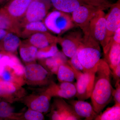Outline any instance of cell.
<instances>
[{
	"mask_svg": "<svg viewBox=\"0 0 120 120\" xmlns=\"http://www.w3.org/2000/svg\"><path fill=\"white\" fill-rule=\"evenodd\" d=\"M111 71L104 59H101L94 75L91 98L94 110L99 114L112 100L114 89L110 82Z\"/></svg>",
	"mask_w": 120,
	"mask_h": 120,
	"instance_id": "obj_1",
	"label": "cell"
},
{
	"mask_svg": "<svg viewBox=\"0 0 120 120\" xmlns=\"http://www.w3.org/2000/svg\"><path fill=\"white\" fill-rule=\"evenodd\" d=\"M82 43L77 52V56L86 73L94 75L101 59L100 44L89 31L83 34Z\"/></svg>",
	"mask_w": 120,
	"mask_h": 120,
	"instance_id": "obj_2",
	"label": "cell"
},
{
	"mask_svg": "<svg viewBox=\"0 0 120 120\" xmlns=\"http://www.w3.org/2000/svg\"><path fill=\"white\" fill-rule=\"evenodd\" d=\"M43 21L48 30L58 35L75 26L70 13L57 10L48 13Z\"/></svg>",
	"mask_w": 120,
	"mask_h": 120,
	"instance_id": "obj_3",
	"label": "cell"
},
{
	"mask_svg": "<svg viewBox=\"0 0 120 120\" xmlns=\"http://www.w3.org/2000/svg\"><path fill=\"white\" fill-rule=\"evenodd\" d=\"M49 4L41 0H32L19 22L20 28L30 22L42 21L48 14Z\"/></svg>",
	"mask_w": 120,
	"mask_h": 120,
	"instance_id": "obj_4",
	"label": "cell"
},
{
	"mask_svg": "<svg viewBox=\"0 0 120 120\" xmlns=\"http://www.w3.org/2000/svg\"><path fill=\"white\" fill-rule=\"evenodd\" d=\"M99 10H101L88 4L82 5L71 13L72 20L84 34L89 31L90 21Z\"/></svg>",
	"mask_w": 120,
	"mask_h": 120,
	"instance_id": "obj_5",
	"label": "cell"
},
{
	"mask_svg": "<svg viewBox=\"0 0 120 120\" xmlns=\"http://www.w3.org/2000/svg\"><path fill=\"white\" fill-rule=\"evenodd\" d=\"M89 31L104 49L105 46L106 32V14L104 11L99 10L92 17L89 24Z\"/></svg>",
	"mask_w": 120,
	"mask_h": 120,
	"instance_id": "obj_6",
	"label": "cell"
},
{
	"mask_svg": "<svg viewBox=\"0 0 120 120\" xmlns=\"http://www.w3.org/2000/svg\"><path fill=\"white\" fill-rule=\"evenodd\" d=\"M83 35L82 32L76 31L69 32L63 37H58V43L66 56L71 58L77 52L82 45Z\"/></svg>",
	"mask_w": 120,
	"mask_h": 120,
	"instance_id": "obj_7",
	"label": "cell"
},
{
	"mask_svg": "<svg viewBox=\"0 0 120 120\" xmlns=\"http://www.w3.org/2000/svg\"><path fill=\"white\" fill-rule=\"evenodd\" d=\"M50 117L53 120H79L82 118L76 113L71 105L62 98L54 100Z\"/></svg>",
	"mask_w": 120,
	"mask_h": 120,
	"instance_id": "obj_8",
	"label": "cell"
},
{
	"mask_svg": "<svg viewBox=\"0 0 120 120\" xmlns=\"http://www.w3.org/2000/svg\"><path fill=\"white\" fill-rule=\"evenodd\" d=\"M52 73L45 67L38 64H29L24 67V75L27 81L41 84H50V78Z\"/></svg>",
	"mask_w": 120,
	"mask_h": 120,
	"instance_id": "obj_9",
	"label": "cell"
},
{
	"mask_svg": "<svg viewBox=\"0 0 120 120\" xmlns=\"http://www.w3.org/2000/svg\"><path fill=\"white\" fill-rule=\"evenodd\" d=\"M76 94V97L78 100L84 101L90 98L92 92L94 75L78 71L75 74Z\"/></svg>",
	"mask_w": 120,
	"mask_h": 120,
	"instance_id": "obj_10",
	"label": "cell"
},
{
	"mask_svg": "<svg viewBox=\"0 0 120 120\" xmlns=\"http://www.w3.org/2000/svg\"><path fill=\"white\" fill-rule=\"evenodd\" d=\"M109 12L106 15V32L105 46L103 49L105 51L112 37L117 28L120 27V0L112 4Z\"/></svg>",
	"mask_w": 120,
	"mask_h": 120,
	"instance_id": "obj_11",
	"label": "cell"
},
{
	"mask_svg": "<svg viewBox=\"0 0 120 120\" xmlns=\"http://www.w3.org/2000/svg\"><path fill=\"white\" fill-rule=\"evenodd\" d=\"M56 84L52 82L46 91L52 97L71 99L76 97V89L75 84L68 82H60Z\"/></svg>",
	"mask_w": 120,
	"mask_h": 120,
	"instance_id": "obj_12",
	"label": "cell"
},
{
	"mask_svg": "<svg viewBox=\"0 0 120 120\" xmlns=\"http://www.w3.org/2000/svg\"><path fill=\"white\" fill-rule=\"evenodd\" d=\"M32 0H11L1 8L11 19L19 23Z\"/></svg>",
	"mask_w": 120,
	"mask_h": 120,
	"instance_id": "obj_13",
	"label": "cell"
},
{
	"mask_svg": "<svg viewBox=\"0 0 120 120\" xmlns=\"http://www.w3.org/2000/svg\"><path fill=\"white\" fill-rule=\"evenodd\" d=\"M68 103L73 107L76 113L81 118L85 120H94L97 114L92 105L87 102L82 100H70Z\"/></svg>",
	"mask_w": 120,
	"mask_h": 120,
	"instance_id": "obj_14",
	"label": "cell"
},
{
	"mask_svg": "<svg viewBox=\"0 0 120 120\" xmlns=\"http://www.w3.org/2000/svg\"><path fill=\"white\" fill-rule=\"evenodd\" d=\"M27 41L38 49H43L54 43H58V37L53 35L49 32H39L32 35Z\"/></svg>",
	"mask_w": 120,
	"mask_h": 120,
	"instance_id": "obj_15",
	"label": "cell"
},
{
	"mask_svg": "<svg viewBox=\"0 0 120 120\" xmlns=\"http://www.w3.org/2000/svg\"><path fill=\"white\" fill-rule=\"evenodd\" d=\"M21 41L18 35L9 32L0 40V52L16 53Z\"/></svg>",
	"mask_w": 120,
	"mask_h": 120,
	"instance_id": "obj_16",
	"label": "cell"
},
{
	"mask_svg": "<svg viewBox=\"0 0 120 120\" xmlns=\"http://www.w3.org/2000/svg\"><path fill=\"white\" fill-rule=\"evenodd\" d=\"M51 1L56 10L70 14L82 5L88 4L84 0H51Z\"/></svg>",
	"mask_w": 120,
	"mask_h": 120,
	"instance_id": "obj_17",
	"label": "cell"
},
{
	"mask_svg": "<svg viewBox=\"0 0 120 120\" xmlns=\"http://www.w3.org/2000/svg\"><path fill=\"white\" fill-rule=\"evenodd\" d=\"M52 97L46 91L43 94L35 97L29 104L30 109L41 112H47L50 108V99Z\"/></svg>",
	"mask_w": 120,
	"mask_h": 120,
	"instance_id": "obj_18",
	"label": "cell"
},
{
	"mask_svg": "<svg viewBox=\"0 0 120 120\" xmlns=\"http://www.w3.org/2000/svg\"><path fill=\"white\" fill-rule=\"evenodd\" d=\"M19 48L20 55L24 62L30 64L33 63L37 59L38 49L30 44L26 39L21 41Z\"/></svg>",
	"mask_w": 120,
	"mask_h": 120,
	"instance_id": "obj_19",
	"label": "cell"
},
{
	"mask_svg": "<svg viewBox=\"0 0 120 120\" xmlns=\"http://www.w3.org/2000/svg\"><path fill=\"white\" fill-rule=\"evenodd\" d=\"M42 60L45 68L52 74H56L60 65L68 61L67 56L62 52L59 51L55 56Z\"/></svg>",
	"mask_w": 120,
	"mask_h": 120,
	"instance_id": "obj_20",
	"label": "cell"
},
{
	"mask_svg": "<svg viewBox=\"0 0 120 120\" xmlns=\"http://www.w3.org/2000/svg\"><path fill=\"white\" fill-rule=\"evenodd\" d=\"M104 60L112 71L120 64V44L113 42L109 49L104 53Z\"/></svg>",
	"mask_w": 120,
	"mask_h": 120,
	"instance_id": "obj_21",
	"label": "cell"
},
{
	"mask_svg": "<svg viewBox=\"0 0 120 120\" xmlns=\"http://www.w3.org/2000/svg\"><path fill=\"white\" fill-rule=\"evenodd\" d=\"M46 32H49V30L42 21L30 22L21 28L20 37L27 39L34 34Z\"/></svg>",
	"mask_w": 120,
	"mask_h": 120,
	"instance_id": "obj_22",
	"label": "cell"
},
{
	"mask_svg": "<svg viewBox=\"0 0 120 120\" xmlns=\"http://www.w3.org/2000/svg\"><path fill=\"white\" fill-rule=\"evenodd\" d=\"M0 29L15 33L20 37L21 28L19 23L11 19L1 8L0 9Z\"/></svg>",
	"mask_w": 120,
	"mask_h": 120,
	"instance_id": "obj_23",
	"label": "cell"
},
{
	"mask_svg": "<svg viewBox=\"0 0 120 120\" xmlns=\"http://www.w3.org/2000/svg\"><path fill=\"white\" fill-rule=\"evenodd\" d=\"M56 75L60 82L72 83L75 79V71L68 61L60 65Z\"/></svg>",
	"mask_w": 120,
	"mask_h": 120,
	"instance_id": "obj_24",
	"label": "cell"
},
{
	"mask_svg": "<svg viewBox=\"0 0 120 120\" xmlns=\"http://www.w3.org/2000/svg\"><path fill=\"white\" fill-rule=\"evenodd\" d=\"M120 104L115 103L112 107H109L102 113L97 115L95 120H120Z\"/></svg>",
	"mask_w": 120,
	"mask_h": 120,
	"instance_id": "obj_25",
	"label": "cell"
},
{
	"mask_svg": "<svg viewBox=\"0 0 120 120\" xmlns=\"http://www.w3.org/2000/svg\"><path fill=\"white\" fill-rule=\"evenodd\" d=\"M19 87L12 82L0 80V97L9 98L15 94Z\"/></svg>",
	"mask_w": 120,
	"mask_h": 120,
	"instance_id": "obj_26",
	"label": "cell"
},
{
	"mask_svg": "<svg viewBox=\"0 0 120 120\" xmlns=\"http://www.w3.org/2000/svg\"><path fill=\"white\" fill-rule=\"evenodd\" d=\"M57 43H54L43 49H38L37 53V59L44 60L55 56L58 52Z\"/></svg>",
	"mask_w": 120,
	"mask_h": 120,
	"instance_id": "obj_27",
	"label": "cell"
},
{
	"mask_svg": "<svg viewBox=\"0 0 120 120\" xmlns=\"http://www.w3.org/2000/svg\"><path fill=\"white\" fill-rule=\"evenodd\" d=\"M8 67L12 69L17 76L20 77L24 75V67L19 58L13 54H11V59Z\"/></svg>",
	"mask_w": 120,
	"mask_h": 120,
	"instance_id": "obj_28",
	"label": "cell"
},
{
	"mask_svg": "<svg viewBox=\"0 0 120 120\" xmlns=\"http://www.w3.org/2000/svg\"><path fill=\"white\" fill-rule=\"evenodd\" d=\"M13 109L10 104L5 101L0 102V118H10L13 114Z\"/></svg>",
	"mask_w": 120,
	"mask_h": 120,
	"instance_id": "obj_29",
	"label": "cell"
},
{
	"mask_svg": "<svg viewBox=\"0 0 120 120\" xmlns=\"http://www.w3.org/2000/svg\"><path fill=\"white\" fill-rule=\"evenodd\" d=\"M88 4L105 11L109 8L112 4L109 0H84Z\"/></svg>",
	"mask_w": 120,
	"mask_h": 120,
	"instance_id": "obj_30",
	"label": "cell"
},
{
	"mask_svg": "<svg viewBox=\"0 0 120 120\" xmlns=\"http://www.w3.org/2000/svg\"><path fill=\"white\" fill-rule=\"evenodd\" d=\"M24 118L27 120H42L45 119L43 113L31 109L24 114Z\"/></svg>",
	"mask_w": 120,
	"mask_h": 120,
	"instance_id": "obj_31",
	"label": "cell"
},
{
	"mask_svg": "<svg viewBox=\"0 0 120 120\" xmlns=\"http://www.w3.org/2000/svg\"><path fill=\"white\" fill-rule=\"evenodd\" d=\"M77 52L72 57H71V60H68V62L72 68L74 69L76 71L82 72L83 73H86L83 67L78 59Z\"/></svg>",
	"mask_w": 120,
	"mask_h": 120,
	"instance_id": "obj_32",
	"label": "cell"
},
{
	"mask_svg": "<svg viewBox=\"0 0 120 120\" xmlns=\"http://www.w3.org/2000/svg\"><path fill=\"white\" fill-rule=\"evenodd\" d=\"M15 76H17L15 75L12 69L8 67H6L4 71L0 77L2 80L14 83Z\"/></svg>",
	"mask_w": 120,
	"mask_h": 120,
	"instance_id": "obj_33",
	"label": "cell"
},
{
	"mask_svg": "<svg viewBox=\"0 0 120 120\" xmlns=\"http://www.w3.org/2000/svg\"><path fill=\"white\" fill-rule=\"evenodd\" d=\"M116 89L114 90L113 92V97L115 103L120 104V80L116 81Z\"/></svg>",
	"mask_w": 120,
	"mask_h": 120,
	"instance_id": "obj_34",
	"label": "cell"
},
{
	"mask_svg": "<svg viewBox=\"0 0 120 120\" xmlns=\"http://www.w3.org/2000/svg\"><path fill=\"white\" fill-rule=\"evenodd\" d=\"M113 42L120 44V27L117 28L114 32L108 45L109 44H112Z\"/></svg>",
	"mask_w": 120,
	"mask_h": 120,
	"instance_id": "obj_35",
	"label": "cell"
},
{
	"mask_svg": "<svg viewBox=\"0 0 120 120\" xmlns=\"http://www.w3.org/2000/svg\"><path fill=\"white\" fill-rule=\"evenodd\" d=\"M111 73L114 79L116 82L120 80V64L117 65L113 70L111 71Z\"/></svg>",
	"mask_w": 120,
	"mask_h": 120,
	"instance_id": "obj_36",
	"label": "cell"
},
{
	"mask_svg": "<svg viewBox=\"0 0 120 120\" xmlns=\"http://www.w3.org/2000/svg\"><path fill=\"white\" fill-rule=\"evenodd\" d=\"M9 32H10L9 31L7 30L0 29V40L2 39Z\"/></svg>",
	"mask_w": 120,
	"mask_h": 120,
	"instance_id": "obj_37",
	"label": "cell"
},
{
	"mask_svg": "<svg viewBox=\"0 0 120 120\" xmlns=\"http://www.w3.org/2000/svg\"><path fill=\"white\" fill-rule=\"evenodd\" d=\"M5 67L0 65V77L1 76L3 72L4 71Z\"/></svg>",
	"mask_w": 120,
	"mask_h": 120,
	"instance_id": "obj_38",
	"label": "cell"
},
{
	"mask_svg": "<svg viewBox=\"0 0 120 120\" xmlns=\"http://www.w3.org/2000/svg\"><path fill=\"white\" fill-rule=\"evenodd\" d=\"M5 52H0V60L2 58V57L4 55Z\"/></svg>",
	"mask_w": 120,
	"mask_h": 120,
	"instance_id": "obj_39",
	"label": "cell"
},
{
	"mask_svg": "<svg viewBox=\"0 0 120 120\" xmlns=\"http://www.w3.org/2000/svg\"><path fill=\"white\" fill-rule=\"evenodd\" d=\"M8 0H0V3H2V2Z\"/></svg>",
	"mask_w": 120,
	"mask_h": 120,
	"instance_id": "obj_40",
	"label": "cell"
},
{
	"mask_svg": "<svg viewBox=\"0 0 120 120\" xmlns=\"http://www.w3.org/2000/svg\"></svg>",
	"mask_w": 120,
	"mask_h": 120,
	"instance_id": "obj_41",
	"label": "cell"
}]
</instances>
